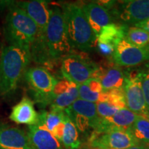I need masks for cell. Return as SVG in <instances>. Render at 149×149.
Returning a JSON list of instances; mask_svg holds the SVG:
<instances>
[{
	"mask_svg": "<svg viewBox=\"0 0 149 149\" xmlns=\"http://www.w3.org/2000/svg\"><path fill=\"white\" fill-rule=\"evenodd\" d=\"M62 8L54 6L50 8V18L45 31L39 33L30 55L31 60L49 65L52 61L72 53Z\"/></svg>",
	"mask_w": 149,
	"mask_h": 149,
	"instance_id": "1",
	"label": "cell"
},
{
	"mask_svg": "<svg viewBox=\"0 0 149 149\" xmlns=\"http://www.w3.org/2000/svg\"><path fill=\"white\" fill-rule=\"evenodd\" d=\"M31 61L29 52L16 46H3L0 55V95L15 90Z\"/></svg>",
	"mask_w": 149,
	"mask_h": 149,
	"instance_id": "2",
	"label": "cell"
},
{
	"mask_svg": "<svg viewBox=\"0 0 149 149\" xmlns=\"http://www.w3.org/2000/svg\"><path fill=\"white\" fill-rule=\"evenodd\" d=\"M3 32L9 45L16 46L30 53L40 30L24 11L13 3L9 7Z\"/></svg>",
	"mask_w": 149,
	"mask_h": 149,
	"instance_id": "3",
	"label": "cell"
},
{
	"mask_svg": "<svg viewBox=\"0 0 149 149\" xmlns=\"http://www.w3.org/2000/svg\"><path fill=\"white\" fill-rule=\"evenodd\" d=\"M65 24L70 46L82 52H88L95 46L97 37L89 24L81 6L76 3L63 4Z\"/></svg>",
	"mask_w": 149,
	"mask_h": 149,
	"instance_id": "4",
	"label": "cell"
},
{
	"mask_svg": "<svg viewBox=\"0 0 149 149\" xmlns=\"http://www.w3.org/2000/svg\"><path fill=\"white\" fill-rule=\"evenodd\" d=\"M99 66L90 59L72 53L62 58L61 72L66 80L80 85L94 77Z\"/></svg>",
	"mask_w": 149,
	"mask_h": 149,
	"instance_id": "5",
	"label": "cell"
},
{
	"mask_svg": "<svg viewBox=\"0 0 149 149\" xmlns=\"http://www.w3.org/2000/svg\"><path fill=\"white\" fill-rule=\"evenodd\" d=\"M123 92L128 110L142 116L149 114L141 86V70L126 72Z\"/></svg>",
	"mask_w": 149,
	"mask_h": 149,
	"instance_id": "6",
	"label": "cell"
},
{
	"mask_svg": "<svg viewBox=\"0 0 149 149\" xmlns=\"http://www.w3.org/2000/svg\"><path fill=\"white\" fill-rule=\"evenodd\" d=\"M64 112L81 133H84L90 129L94 130L100 120L96 104L80 99L76 100Z\"/></svg>",
	"mask_w": 149,
	"mask_h": 149,
	"instance_id": "7",
	"label": "cell"
},
{
	"mask_svg": "<svg viewBox=\"0 0 149 149\" xmlns=\"http://www.w3.org/2000/svg\"><path fill=\"white\" fill-rule=\"evenodd\" d=\"M89 144L94 149H126L139 144L129 130H113L92 133Z\"/></svg>",
	"mask_w": 149,
	"mask_h": 149,
	"instance_id": "8",
	"label": "cell"
},
{
	"mask_svg": "<svg viewBox=\"0 0 149 149\" xmlns=\"http://www.w3.org/2000/svg\"><path fill=\"white\" fill-rule=\"evenodd\" d=\"M118 66H135L149 61V46L139 47L123 40L117 44L112 55Z\"/></svg>",
	"mask_w": 149,
	"mask_h": 149,
	"instance_id": "9",
	"label": "cell"
},
{
	"mask_svg": "<svg viewBox=\"0 0 149 149\" xmlns=\"http://www.w3.org/2000/svg\"><path fill=\"white\" fill-rule=\"evenodd\" d=\"M117 4V16L125 24L134 26L149 19V0H125Z\"/></svg>",
	"mask_w": 149,
	"mask_h": 149,
	"instance_id": "10",
	"label": "cell"
},
{
	"mask_svg": "<svg viewBox=\"0 0 149 149\" xmlns=\"http://www.w3.org/2000/svg\"><path fill=\"white\" fill-rule=\"evenodd\" d=\"M25 79L34 93L48 94L53 91L57 80L45 68L31 67L24 74Z\"/></svg>",
	"mask_w": 149,
	"mask_h": 149,
	"instance_id": "11",
	"label": "cell"
},
{
	"mask_svg": "<svg viewBox=\"0 0 149 149\" xmlns=\"http://www.w3.org/2000/svg\"><path fill=\"white\" fill-rule=\"evenodd\" d=\"M126 29L115 23L104 27L97 38L99 51L105 56L113 55L117 44L124 40Z\"/></svg>",
	"mask_w": 149,
	"mask_h": 149,
	"instance_id": "12",
	"label": "cell"
},
{
	"mask_svg": "<svg viewBox=\"0 0 149 149\" xmlns=\"http://www.w3.org/2000/svg\"><path fill=\"white\" fill-rule=\"evenodd\" d=\"M139 116L140 115L135 114L127 108H124L111 117L100 118L93 133H101L113 130H129L130 126Z\"/></svg>",
	"mask_w": 149,
	"mask_h": 149,
	"instance_id": "13",
	"label": "cell"
},
{
	"mask_svg": "<svg viewBox=\"0 0 149 149\" xmlns=\"http://www.w3.org/2000/svg\"><path fill=\"white\" fill-rule=\"evenodd\" d=\"M0 149H33L28 133L20 128L0 124Z\"/></svg>",
	"mask_w": 149,
	"mask_h": 149,
	"instance_id": "14",
	"label": "cell"
},
{
	"mask_svg": "<svg viewBox=\"0 0 149 149\" xmlns=\"http://www.w3.org/2000/svg\"><path fill=\"white\" fill-rule=\"evenodd\" d=\"M81 8L97 38L104 27L113 23L110 11L100 2H88L83 5Z\"/></svg>",
	"mask_w": 149,
	"mask_h": 149,
	"instance_id": "15",
	"label": "cell"
},
{
	"mask_svg": "<svg viewBox=\"0 0 149 149\" xmlns=\"http://www.w3.org/2000/svg\"><path fill=\"white\" fill-rule=\"evenodd\" d=\"M15 3L17 6L22 9L36 24L41 33L45 31L50 18V7L46 1L34 0L19 1Z\"/></svg>",
	"mask_w": 149,
	"mask_h": 149,
	"instance_id": "16",
	"label": "cell"
},
{
	"mask_svg": "<svg viewBox=\"0 0 149 149\" xmlns=\"http://www.w3.org/2000/svg\"><path fill=\"white\" fill-rule=\"evenodd\" d=\"M27 133L33 149H63L60 141L41 123L29 126Z\"/></svg>",
	"mask_w": 149,
	"mask_h": 149,
	"instance_id": "17",
	"label": "cell"
},
{
	"mask_svg": "<svg viewBox=\"0 0 149 149\" xmlns=\"http://www.w3.org/2000/svg\"><path fill=\"white\" fill-rule=\"evenodd\" d=\"M93 77L100 81L104 91L123 89L126 72L117 65L111 67L99 66Z\"/></svg>",
	"mask_w": 149,
	"mask_h": 149,
	"instance_id": "18",
	"label": "cell"
},
{
	"mask_svg": "<svg viewBox=\"0 0 149 149\" xmlns=\"http://www.w3.org/2000/svg\"><path fill=\"white\" fill-rule=\"evenodd\" d=\"M9 118L17 124L33 126L39 123V113L35 109L34 102L24 97L13 108Z\"/></svg>",
	"mask_w": 149,
	"mask_h": 149,
	"instance_id": "19",
	"label": "cell"
},
{
	"mask_svg": "<svg viewBox=\"0 0 149 149\" xmlns=\"http://www.w3.org/2000/svg\"><path fill=\"white\" fill-rule=\"evenodd\" d=\"M66 117V115L64 111L54 109H51L50 111H42L39 113V123L45 126L61 142Z\"/></svg>",
	"mask_w": 149,
	"mask_h": 149,
	"instance_id": "20",
	"label": "cell"
},
{
	"mask_svg": "<svg viewBox=\"0 0 149 149\" xmlns=\"http://www.w3.org/2000/svg\"><path fill=\"white\" fill-rule=\"evenodd\" d=\"M64 124V134L61 144L66 149H79L81 146V140L79 138V130L67 115Z\"/></svg>",
	"mask_w": 149,
	"mask_h": 149,
	"instance_id": "21",
	"label": "cell"
},
{
	"mask_svg": "<svg viewBox=\"0 0 149 149\" xmlns=\"http://www.w3.org/2000/svg\"><path fill=\"white\" fill-rule=\"evenodd\" d=\"M130 133L139 144L149 146V120L140 115L129 128Z\"/></svg>",
	"mask_w": 149,
	"mask_h": 149,
	"instance_id": "22",
	"label": "cell"
},
{
	"mask_svg": "<svg viewBox=\"0 0 149 149\" xmlns=\"http://www.w3.org/2000/svg\"><path fill=\"white\" fill-rule=\"evenodd\" d=\"M79 99L77 85H74L66 92L61 93L54 99L51 104V109L65 111Z\"/></svg>",
	"mask_w": 149,
	"mask_h": 149,
	"instance_id": "23",
	"label": "cell"
},
{
	"mask_svg": "<svg viewBox=\"0 0 149 149\" xmlns=\"http://www.w3.org/2000/svg\"><path fill=\"white\" fill-rule=\"evenodd\" d=\"M124 40L139 47L149 46V33L141 28L131 26L126 30Z\"/></svg>",
	"mask_w": 149,
	"mask_h": 149,
	"instance_id": "24",
	"label": "cell"
},
{
	"mask_svg": "<svg viewBox=\"0 0 149 149\" xmlns=\"http://www.w3.org/2000/svg\"><path fill=\"white\" fill-rule=\"evenodd\" d=\"M79 99L84 101L92 102V103H99L104 101L105 92L103 91L102 93H95L91 91L85 84L77 85Z\"/></svg>",
	"mask_w": 149,
	"mask_h": 149,
	"instance_id": "25",
	"label": "cell"
},
{
	"mask_svg": "<svg viewBox=\"0 0 149 149\" xmlns=\"http://www.w3.org/2000/svg\"><path fill=\"white\" fill-rule=\"evenodd\" d=\"M96 107L98 117L100 119L111 117L122 109L110 102H99L96 104Z\"/></svg>",
	"mask_w": 149,
	"mask_h": 149,
	"instance_id": "26",
	"label": "cell"
},
{
	"mask_svg": "<svg viewBox=\"0 0 149 149\" xmlns=\"http://www.w3.org/2000/svg\"><path fill=\"white\" fill-rule=\"evenodd\" d=\"M141 73V86L144 92L145 100L149 111V63H148L142 70Z\"/></svg>",
	"mask_w": 149,
	"mask_h": 149,
	"instance_id": "27",
	"label": "cell"
},
{
	"mask_svg": "<svg viewBox=\"0 0 149 149\" xmlns=\"http://www.w3.org/2000/svg\"><path fill=\"white\" fill-rule=\"evenodd\" d=\"M91 91L95 93H102L103 91L102 84L97 78L92 77L84 83Z\"/></svg>",
	"mask_w": 149,
	"mask_h": 149,
	"instance_id": "28",
	"label": "cell"
},
{
	"mask_svg": "<svg viewBox=\"0 0 149 149\" xmlns=\"http://www.w3.org/2000/svg\"><path fill=\"white\" fill-rule=\"evenodd\" d=\"M134 26L141 28V29H144L145 31H146L149 33V19L146 20L145 22H141V23L135 24V25H134Z\"/></svg>",
	"mask_w": 149,
	"mask_h": 149,
	"instance_id": "29",
	"label": "cell"
},
{
	"mask_svg": "<svg viewBox=\"0 0 149 149\" xmlns=\"http://www.w3.org/2000/svg\"><path fill=\"white\" fill-rule=\"evenodd\" d=\"M126 149H148V147L143 146V145L139 144V145H136V146H133L130 147V148H126Z\"/></svg>",
	"mask_w": 149,
	"mask_h": 149,
	"instance_id": "30",
	"label": "cell"
},
{
	"mask_svg": "<svg viewBox=\"0 0 149 149\" xmlns=\"http://www.w3.org/2000/svg\"><path fill=\"white\" fill-rule=\"evenodd\" d=\"M144 117H146V118L147 119V120H149V114L146 115H144Z\"/></svg>",
	"mask_w": 149,
	"mask_h": 149,
	"instance_id": "31",
	"label": "cell"
}]
</instances>
